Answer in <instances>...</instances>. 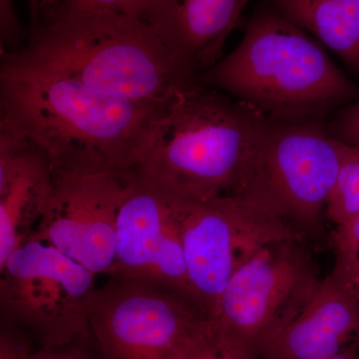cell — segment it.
I'll use <instances>...</instances> for the list:
<instances>
[{"instance_id": "obj_11", "label": "cell", "mask_w": 359, "mask_h": 359, "mask_svg": "<svg viewBox=\"0 0 359 359\" xmlns=\"http://www.w3.org/2000/svg\"><path fill=\"white\" fill-rule=\"evenodd\" d=\"M129 172L53 173L51 196L35 233L93 275L110 276L118 212Z\"/></svg>"}, {"instance_id": "obj_7", "label": "cell", "mask_w": 359, "mask_h": 359, "mask_svg": "<svg viewBox=\"0 0 359 359\" xmlns=\"http://www.w3.org/2000/svg\"><path fill=\"white\" fill-rule=\"evenodd\" d=\"M88 320L103 359H191L211 327L209 318L188 297L118 278L96 289Z\"/></svg>"}, {"instance_id": "obj_14", "label": "cell", "mask_w": 359, "mask_h": 359, "mask_svg": "<svg viewBox=\"0 0 359 359\" xmlns=\"http://www.w3.org/2000/svg\"><path fill=\"white\" fill-rule=\"evenodd\" d=\"M53 182L48 157L22 135L0 128V266L36 230Z\"/></svg>"}, {"instance_id": "obj_17", "label": "cell", "mask_w": 359, "mask_h": 359, "mask_svg": "<svg viewBox=\"0 0 359 359\" xmlns=\"http://www.w3.org/2000/svg\"><path fill=\"white\" fill-rule=\"evenodd\" d=\"M147 2L148 0H45L40 4V22L95 13L138 18Z\"/></svg>"}, {"instance_id": "obj_9", "label": "cell", "mask_w": 359, "mask_h": 359, "mask_svg": "<svg viewBox=\"0 0 359 359\" xmlns=\"http://www.w3.org/2000/svg\"><path fill=\"white\" fill-rule=\"evenodd\" d=\"M181 230L192 299L209 320L231 276L264 245L304 240L283 219L238 197L185 201Z\"/></svg>"}, {"instance_id": "obj_8", "label": "cell", "mask_w": 359, "mask_h": 359, "mask_svg": "<svg viewBox=\"0 0 359 359\" xmlns=\"http://www.w3.org/2000/svg\"><path fill=\"white\" fill-rule=\"evenodd\" d=\"M2 313L39 346H60L90 334L95 275L32 233L0 266Z\"/></svg>"}, {"instance_id": "obj_1", "label": "cell", "mask_w": 359, "mask_h": 359, "mask_svg": "<svg viewBox=\"0 0 359 359\" xmlns=\"http://www.w3.org/2000/svg\"><path fill=\"white\" fill-rule=\"evenodd\" d=\"M164 108L132 102L75 78L1 57L0 127L39 147L53 173L131 171Z\"/></svg>"}, {"instance_id": "obj_19", "label": "cell", "mask_w": 359, "mask_h": 359, "mask_svg": "<svg viewBox=\"0 0 359 359\" xmlns=\"http://www.w3.org/2000/svg\"><path fill=\"white\" fill-rule=\"evenodd\" d=\"M26 32L18 18L14 0H0V50L1 56L20 53L27 45Z\"/></svg>"}, {"instance_id": "obj_6", "label": "cell", "mask_w": 359, "mask_h": 359, "mask_svg": "<svg viewBox=\"0 0 359 359\" xmlns=\"http://www.w3.org/2000/svg\"><path fill=\"white\" fill-rule=\"evenodd\" d=\"M304 242L289 238L264 245L233 273L210 318L215 334L259 359L320 282Z\"/></svg>"}, {"instance_id": "obj_22", "label": "cell", "mask_w": 359, "mask_h": 359, "mask_svg": "<svg viewBox=\"0 0 359 359\" xmlns=\"http://www.w3.org/2000/svg\"><path fill=\"white\" fill-rule=\"evenodd\" d=\"M30 337L22 328L4 323L0 332V359H30L35 349Z\"/></svg>"}, {"instance_id": "obj_4", "label": "cell", "mask_w": 359, "mask_h": 359, "mask_svg": "<svg viewBox=\"0 0 359 359\" xmlns=\"http://www.w3.org/2000/svg\"><path fill=\"white\" fill-rule=\"evenodd\" d=\"M1 57L155 108L166 107L180 91L198 82L150 26L123 14L41 21L20 53Z\"/></svg>"}, {"instance_id": "obj_16", "label": "cell", "mask_w": 359, "mask_h": 359, "mask_svg": "<svg viewBox=\"0 0 359 359\" xmlns=\"http://www.w3.org/2000/svg\"><path fill=\"white\" fill-rule=\"evenodd\" d=\"M358 215L359 146L347 145L346 157L328 199L325 217L337 226L347 223Z\"/></svg>"}, {"instance_id": "obj_23", "label": "cell", "mask_w": 359, "mask_h": 359, "mask_svg": "<svg viewBox=\"0 0 359 359\" xmlns=\"http://www.w3.org/2000/svg\"><path fill=\"white\" fill-rule=\"evenodd\" d=\"M211 327V325H210ZM192 359H259L218 335L210 332Z\"/></svg>"}, {"instance_id": "obj_24", "label": "cell", "mask_w": 359, "mask_h": 359, "mask_svg": "<svg viewBox=\"0 0 359 359\" xmlns=\"http://www.w3.org/2000/svg\"><path fill=\"white\" fill-rule=\"evenodd\" d=\"M40 4H41V0H28L30 18H32V30L39 27L40 25Z\"/></svg>"}, {"instance_id": "obj_10", "label": "cell", "mask_w": 359, "mask_h": 359, "mask_svg": "<svg viewBox=\"0 0 359 359\" xmlns=\"http://www.w3.org/2000/svg\"><path fill=\"white\" fill-rule=\"evenodd\" d=\"M184 202L135 170L129 172L111 278L158 285L194 302L182 240Z\"/></svg>"}, {"instance_id": "obj_26", "label": "cell", "mask_w": 359, "mask_h": 359, "mask_svg": "<svg viewBox=\"0 0 359 359\" xmlns=\"http://www.w3.org/2000/svg\"><path fill=\"white\" fill-rule=\"evenodd\" d=\"M356 290H358V294H359V282L356 283L355 285Z\"/></svg>"}, {"instance_id": "obj_18", "label": "cell", "mask_w": 359, "mask_h": 359, "mask_svg": "<svg viewBox=\"0 0 359 359\" xmlns=\"http://www.w3.org/2000/svg\"><path fill=\"white\" fill-rule=\"evenodd\" d=\"M332 244L335 256L334 269L355 287L359 282V215L335 226Z\"/></svg>"}, {"instance_id": "obj_15", "label": "cell", "mask_w": 359, "mask_h": 359, "mask_svg": "<svg viewBox=\"0 0 359 359\" xmlns=\"http://www.w3.org/2000/svg\"><path fill=\"white\" fill-rule=\"evenodd\" d=\"M359 74V0H268Z\"/></svg>"}, {"instance_id": "obj_5", "label": "cell", "mask_w": 359, "mask_h": 359, "mask_svg": "<svg viewBox=\"0 0 359 359\" xmlns=\"http://www.w3.org/2000/svg\"><path fill=\"white\" fill-rule=\"evenodd\" d=\"M346 150L325 123L268 117L242 199L283 219L304 240L320 241Z\"/></svg>"}, {"instance_id": "obj_3", "label": "cell", "mask_w": 359, "mask_h": 359, "mask_svg": "<svg viewBox=\"0 0 359 359\" xmlns=\"http://www.w3.org/2000/svg\"><path fill=\"white\" fill-rule=\"evenodd\" d=\"M198 82L290 123H325L359 98L323 45L269 6L257 9L240 43Z\"/></svg>"}, {"instance_id": "obj_2", "label": "cell", "mask_w": 359, "mask_h": 359, "mask_svg": "<svg viewBox=\"0 0 359 359\" xmlns=\"http://www.w3.org/2000/svg\"><path fill=\"white\" fill-rule=\"evenodd\" d=\"M266 120L197 82L156 118L133 170L182 200L243 198Z\"/></svg>"}, {"instance_id": "obj_25", "label": "cell", "mask_w": 359, "mask_h": 359, "mask_svg": "<svg viewBox=\"0 0 359 359\" xmlns=\"http://www.w3.org/2000/svg\"><path fill=\"white\" fill-rule=\"evenodd\" d=\"M358 348V346L347 347V348L344 349V351L334 356L321 359H359Z\"/></svg>"}, {"instance_id": "obj_12", "label": "cell", "mask_w": 359, "mask_h": 359, "mask_svg": "<svg viewBox=\"0 0 359 359\" xmlns=\"http://www.w3.org/2000/svg\"><path fill=\"white\" fill-rule=\"evenodd\" d=\"M353 346H359V294L353 283L332 269L259 359L327 358Z\"/></svg>"}, {"instance_id": "obj_21", "label": "cell", "mask_w": 359, "mask_h": 359, "mask_svg": "<svg viewBox=\"0 0 359 359\" xmlns=\"http://www.w3.org/2000/svg\"><path fill=\"white\" fill-rule=\"evenodd\" d=\"M93 346L91 334L82 335L60 346H39L30 359H96L92 351Z\"/></svg>"}, {"instance_id": "obj_20", "label": "cell", "mask_w": 359, "mask_h": 359, "mask_svg": "<svg viewBox=\"0 0 359 359\" xmlns=\"http://www.w3.org/2000/svg\"><path fill=\"white\" fill-rule=\"evenodd\" d=\"M325 128L337 140L347 145L359 146V98L334 113L325 122Z\"/></svg>"}, {"instance_id": "obj_13", "label": "cell", "mask_w": 359, "mask_h": 359, "mask_svg": "<svg viewBox=\"0 0 359 359\" xmlns=\"http://www.w3.org/2000/svg\"><path fill=\"white\" fill-rule=\"evenodd\" d=\"M250 1L148 0L138 18L198 79L223 57L224 43Z\"/></svg>"}]
</instances>
